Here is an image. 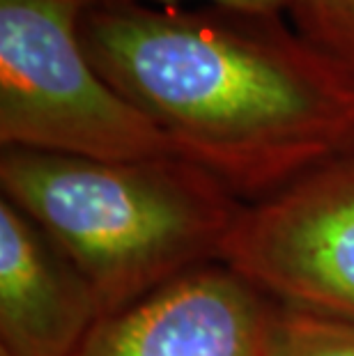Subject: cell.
Instances as JSON below:
<instances>
[{
	"label": "cell",
	"instance_id": "6da1fadb",
	"mask_svg": "<svg viewBox=\"0 0 354 356\" xmlns=\"http://www.w3.org/2000/svg\"><path fill=\"white\" fill-rule=\"evenodd\" d=\"M81 37L102 79L172 154L239 200L354 147V79L281 14L92 0Z\"/></svg>",
	"mask_w": 354,
	"mask_h": 356
},
{
	"label": "cell",
	"instance_id": "7a4b0ae2",
	"mask_svg": "<svg viewBox=\"0 0 354 356\" xmlns=\"http://www.w3.org/2000/svg\"><path fill=\"white\" fill-rule=\"evenodd\" d=\"M0 186L92 287L102 320L221 262L242 200L175 154L104 159L3 149Z\"/></svg>",
	"mask_w": 354,
	"mask_h": 356
},
{
	"label": "cell",
	"instance_id": "3957f363",
	"mask_svg": "<svg viewBox=\"0 0 354 356\" xmlns=\"http://www.w3.org/2000/svg\"><path fill=\"white\" fill-rule=\"evenodd\" d=\"M92 0H0L3 149L138 161L172 149L90 60L81 24Z\"/></svg>",
	"mask_w": 354,
	"mask_h": 356
},
{
	"label": "cell",
	"instance_id": "277c9868",
	"mask_svg": "<svg viewBox=\"0 0 354 356\" xmlns=\"http://www.w3.org/2000/svg\"><path fill=\"white\" fill-rule=\"evenodd\" d=\"M221 262L274 304L354 324V147L244 204Z\"/></svg>",
	"mask_w": 354,
	"mask_h": 356
},
{
	"label": "cell",
	"instance_id": "5b68a950",
	"mask_svg": "<svg viewBox=\"0 0 354 356\" xmlns=\"http://www.w3.org/2000/svg\"><path fill=\"white\" fill-rule=\"evenodd\" d=\"M269 306L212 262L104 317L74 356H265Z\"/></svg>",
	"mask_w": 354,
	"mask_h": 356
},
{
	"label": "cell",
	"instance_id": "8992f818",
	"mask_svg": "<svg viewBox=\"0 0 354 356\" xmlns=\"http://www.w3.org/2000/svg\"><path fill=\"white\" fill-rule=\"evenodd\" d=\"M99 322L92 287L70 257L0 198V356H74Z\"/></svg>",
	"mask_w": 354,
	"mask_h": 356
},
{
	"label": "cell",
	"instance_id": "52a82bcc",
	"mask_svg": "<svg viewBox=\"0 0 354 356\" xmlns=\"http://www.w3.org/2000/svg\"><path fill=\"white\" fill-rule=\"evenodd\" d=\"M265 356H354V324L272 301Z\"/></svg>",
	"mask_w": 354,
	"mask_h": 356
},
{
	"label": "cell",
	"instance_id": "ba28073f",
	"mask_svg": "<svg viewBox=\"0 0 354 356\" xmlns=\"http://www.w3.org/2000/svg\"><path fill=\"white\" fill-rule=\"evenodd\" d=\"M297 33L354 79V0H288Z\"/></svg>",
	"mask_w": 354,
	"mask_h": 356
},
{
	"label": "cell",
	"instance_id": "9c48e42d",
	"mask_svg": "<svg viewBox=\"0 0 354 356\" xmlns=\"http://www.w3.org/2000/svg\"><path fill=\"white\" fill-rule=\"evenodd\" d=\"M138 3H154V5H184L191 0H138ZM198 5H221L232 10L258 12V14H281L288 10V0H193Z\"/></svg>",
	"mask_w": 354,
	"mask_h": 356
}]
</instances>
